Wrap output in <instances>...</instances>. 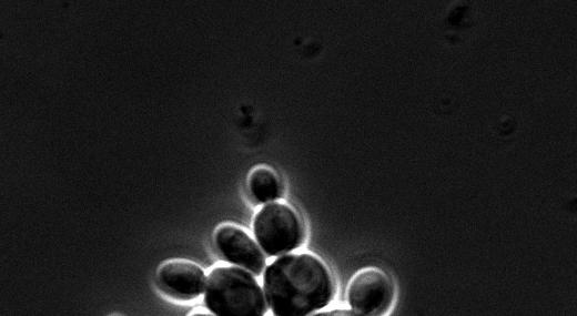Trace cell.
<instances>
[{"instance_id":"6da1fadb","label":"cell","mask_w":577,"mask_h":316,"mask_svg":"<svg viewBox=\"0 0 577 316\" xmlns=\"http://www.w3.org/2000/svg\"><path fill=\"white\" fill-rule=\"evenodd\" d=\"M263 287L274 316H310L335 295L330 269L310 253L275 259L264 273Z\"/></svg>"},{"instance_id":"7a4b0ae2","label":"cell","mask_w":577,"mask_h":316,"mask_svg":"<svg viewBox=\"0 0 577 316\" xmlns=\"http://www.w3.org/2000/svg\"><path fill=\"white\" fill-rule=\"evenodd\" d=\"M204 303L216 316H264L267 309L256 279L234 266H220L210 272Z\"/></svg>"},{"instance_id":"3957f363","label":"cell","mask_w":577,"mask_h":316,"mask_svg":"<svg viewBox=\"0 0 577 316\" xmlns=\"http://www.w3.org/2000/svg\"><path fill=\"white\" fill-rule=\"evenodd\" d=\"M254 235L270 256H277L300 247L305 237L304 225L287 204L274 202L263 206L253 222Z\"/></svg>"},{"instance_id":"277c9868","label":"cell","mask_w":577,"mask_h":316,"mask_svg":"<svg viewBox=\"0 0 577 316\" xmlns=\"http://www.w3.org/2000/svg\"><path fill=\"white\" fill-rule=\"evenodd\" d=\"M391 277L376 268H367L353 276L347 288L351 307L362 316H383L394 300Z\"/></svg>"},{"instance_id":"5b68a950","label":"cell","mask_w":577,"mask_h":316,"mask_svg":"<svg viewBox=\"0 0 577 316\" xmlns=\"http://www.w3.org/2000/svg\"><path fill=\"white\" fill-rule=\"evenodd\" d=\"M215 244L230 263L259 276L265 267V256L253 238L235 225H222L215 232Z\"/></svg>"},{"instance_id":"8992f818","label":"cell","mask_w":577,"mask_h":316,"mask_svg":"<svg viewBox=\"0 0 577 316\" xmlns=\"http://www.w3.org/2000/svg\"><path fill=\"white\" fill-rule=\"evenodd\" d=\"M162 288L179 299H194L203 292L204 271L189 261H170L158 271Z\"/></svg>"},{"instance_id":"52a82bcc","label":"cell","mask_w":577,"mask_h":316,"mask_svg":"<svg viewBox=\"0 0 577 316\" xmlns=\"http://www.w3.org/2000/svg\"><path fill=\"white\" fill-rule=\"evenodd\" d=\"M252 196L259 203L274 201L281 196V184L276 175L266 167L255 169L249 180Z\"/></svg>"},{"instance_id":"ba28073f","label":"cell","mask_w":577,"mask_h":316,"mask_svg":"<svg viewBox=\"0 0 577 316\" xmlns=\"http://www.w3.org/2000/svg\"><path fill=\"white\" fill-rule=\"evenodd\" d=\"M314 316H360L356 313L348 309H333L315 314Z\"/></svg>"},{"instance_id":"9c48e42d","label":"cell","mask_w":577,"mask_h":316,"mask_svg":"<svg viewBox=\"0 0 577 316\" xmlns=\"http://www.w3.org/2000/svg\"><path fill=\"white\" fill-rule=\"evenodd\" d=\"M191 316H212V315L205 314V313H194Z\"/></svg>"}]
</instances>
